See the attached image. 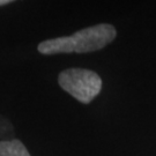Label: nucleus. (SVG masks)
Segmentation results:
<instances>
[{"instance_id": "obj_1", "label": "nucleus", "mask_w": 156, "mask_h": 156, "mask_svg": "<svg viewBox=\"0 0 156 156\" xmlns=\"http://www.w3.org/2000/svg\"><path fill=\"white\" fill-rule=\"evenodd\" d=\"M116 29L109 23H100L74 33L71 36L46 39L38 45L42 55L87 53L103 49L116 38Z\"/></svg>"}, {"instance_id": "obj_2", "label": "nucleus", "mask_w": 156, "mask_h": 156, "mask_svg": "<svg viewBox=\"0 0 156 156\" xmlns=\"http://www.w3.org/2000/svg\"><path fill=\"white\" fill-rule=\"evenodd\" d=\"M58 83L75 100L88 104L100 94L102 79L97 73L83 68H68L58 76Z\"/></svg>"}, {"instance_id": "obj_3", "label": "nucleus", "mask_w": 156, "mask_h": 156, "mask_svg": "<svg viewBox=\"0 0 156 156\" xmlns=\"http://www.w3.org/2000/svg\"><path fill=\"white\" fill-rule=\"evenodd\" d=\"M0 156H30L28 149L16 139L0 141Z\"/></svg>"}, {"instance_id": "obj_4", "label": "nucleus", "mask_w": 156, "mask_h": 156, "mask_svg": "<svg viewBox=\"0 0 156 156\" xmlns=\"http://www.w3.org/2000/svg\"><path fill=\"white\" fill-rule=\"evenodd\" d=\"M7 4H11V0H0V6L7 5Z\"/></svg>"}]
</instances>
